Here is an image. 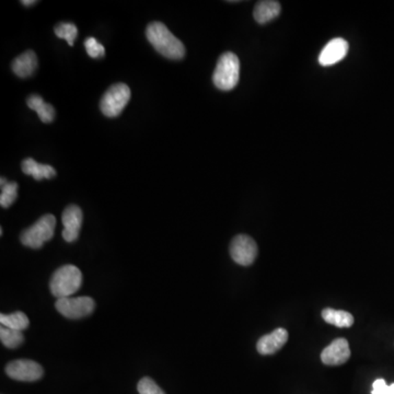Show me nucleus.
I'll list each match as a JSON object with an SVG mask.
<instances>
[{
    "label": "nucleus",
    "mask_w": 394,
    "mask_h": 394,
    "mask_svg": "<svg viewBox=\"0 0 394 394\" xmlns=\"http://www.w3.org/2000/svg\"><path fill=\"white\" fill-rule=\"evenodd\" d=\"M146 35L151 45L162 56L175 61L184 57L185 47L182 42L175 38L162 22H151L146 30Z\"/></svg>",
    "instance_id": "obj_1"
},
{
    "label": "nucleus",
    "mask_w": 394,
    "mask_h": 394,
    "mask_svg": "<svg viewBox=\"0 0 394 394\" xmlns=\"http://www.w3.org/2000/svg\"><path fill=\"white\" fill-rule=\"evenodd\" d=\"M83 284V274L75 265L59 267L52 276L50 289L53 296L59 298L70 297L78 292Z\"/></svg>",
    "instance_id": "obj_2"
},
{
    "label": "nucleus",
    "mask_w": 394,
    "mask_h": 394,
    "mask_svg": "<svg viewBox=\"0 0 394 394\" xmlns=\"http://www.w3.org/2000/svg\"><path fill=\"white\" fill-rule=\"evenodd\" d=\"M240 78V62L236 54L227 52L218 59L212 75L215 87L221 91H230L236 88Z\"/></svg>",
    "instance_id": "obj_3"
},
{
    "label": "nucleus",
    "mask_w": 394,
    "mask_h": 394,
    "mask_svg": "<svg viewBox=\"0 0 394 394\" xmlns=\"http://www.w3.org/2000/svg\"><path fill=\"white\" fill-rule=\"evenodd\" d=\"M55 227L56 218L51 214L44 215L34 225L22 231L20 236L21 243L31 249H40L45 242L53 238Z\"/></svg>",
    "instance_id": "obj_4"
},
{
    "label": "nucleus",
    "mask_w": 394,
    "mask_h": 394,
    "mask_svg": "<svg viewBox=\"0 0 394 394\" xmlns=\"http://www.w3.org/2000/svg\"><path fill=\"white\" fill-rule=\"evenodd\" d=\"M131 99V89L125 83H116L107 89L100 101L101 112L107 118H116L123 112Z\"/></svg>",
    "instance_id": "obj_5"
},
{
    "label": "nucleus",
    "mask_w": 394,
    "mask_h": 394,
    "mask_svg": "<svg viewBox=\"0 0 394 394\" xmlns=\"http://www.w3.org/2000/svg\"><path fill=\"white\" fill-rule=\"evenodd\" d=\"M94 299L90 297H66L57 299L55 307L57 311L67 319H81L85 316H90L94 312Z\"/></svg>",
    "instance_id": "obj_6"
},
{
    "label": "nucleus",
    "mask_w": 394,
    "mask_h": 394,
    "mask_svg": "<svg viewBox=\"0 0 394 394\" xmlns=\"http://www.w3.org/2000/svg\"><path fill=\"white\" fill-rule=\"evenodd\" d=\"M230 255L239 265H251L258 256V245L251 237L239 234L231 241Z\"/></svg>",
    "instance_id": "obj_7"
},
{
    "label": "nucleus",
    "mask_w": 394,
    "mask_h": 394,
    "mask_svg": "<svg viewBox=\"0 0 394 394\" xmlns=\"http://www.w3.org/2000/svg\"><path fill=\"white\" fill-rule=\"evenodd\" d=\"M6 373L14 380L33 382L40 380L43 377L44 371L38 362L29 360H18L9 362L6 367Z\"/></svg>",
    "instance_id": "obj_8"
},
{
    "label": "nucleus",
    "mask_w": 394,
    "mask_h": 394,
    "mask_svg": "<svg viewBox=\"0 0 394 394\" xmlns=\"http://www.w3.org/2000/svg\"><path fill=\"white\" fill-rule=\"evenodd\" d=\"M83 215L80 207L69 205L63 212L62 221L64 225L63 238L66 242H75L80 234Z\"/></svg>",
    "instance_id": "obj_9"
},
{
    "label": "nucleus",
    "mask_w": 394,
    "mask_h": 394,
    "mask_svg": "<svg viewBox=\"0 0 394 394\" xmlns=\"http://www.w3.org/2000/svg\"><path fill=\"white\" fill-rule=\"evenodd\" d=\"M351 357L349 344L345 338H336L322 351L321 360L329 366H340L345 364Z\"/></svg>",
    "instance_id": "obj_10"
},
{
    "label": "nucleus",
    "mask_w": 394,
    "mask_h": 394,
    "mask_svg": "<svg viewBox=\"0 0 394 394\" xmlns=\"http://www.w3.org/2000/svg\"><path fill=\"white\" fill-rule=\"evenodd\" d=\"M349 44L347 41L342 38L331 40L323 47L319 55V63L323 67H329L341 62L349 53Z\"/></svg>",
    "instance_id": "obj_11"
},
{
    "label": "nucleus",
    "mask_w": 394,
    "mask_h": 394,
    "mask_svg": "<svg viewBox=\"0 0 394 394\" xmlns=\"http://www.w3.org/2000/svg\"><path fill=\"white\" fill-rule=\"evenodd\" d=\"M288 332L285 329H276L271 334L262 336L256 344V349L261 355L275 354L287 343Z\"/></svg>",
    "instance_id": "obj_12"
},
{
    "label": "nucleus",
    "mask_w": 394,
    "mask_h": 394,
    "mask_svg": "<svg viewBox=\"0 0 394 394\" xmlns=\"http://www.w3.org/2000/svg\"><path fill=\"white\" fill-rule=\"evenodd\" d=\"M38 57L33 51H27L14 59L11 69L20 78H28L35 73L38 68Z\"/></svg>",
    "instance_id": "obj_13"
},
{
    "label": "nucleus",
    "mask_w": 394,
    "mask_h": 394,
    "mask_svg": "<svg viewBox=\"0 0 394 394\" xmlns=\"http://www.w3.org/2000/svg\"><path fill=\"white\" fill-rule=\"evenodd\" d=\"M281 14V5L278 1H273V0H264V1H259L255 6L254 16L255 21L260 23V25H266L268 22L275 19Z\"/></svg>",
    "instance_id": "obj_14"
},
{
    "label": "nucleus",
    "mask_w": 394,
    "mask_h": 394,
    "mask_svg": "<svg viewBox=\"0 0 394 394\" xmlns=\"http://www.w3.org/2000/svg\"><path fill=\"white\" fill-rule=\"evenodd\" d=\"M22 171L25 175L34 177V180L41 181L43 179H52L56 175V170L49 164H41L34 159L28 158L22 161Z\"/></svg>",
    "instance_id": "obj_15"
},
{
    "label": "nucleus",
    "mask_w": 394,
    "mask_h": 394,
    "mask_svg": "<svg viewBox=\"0 0 394 394\" xmlns=\"http://www.w3.org/2000/svg\"><path fill=\"white\" fill-rule=\"evenodd\" d=\"M27 105L31 110L38 113L39 118L43 123H51L54 121L56 114L55 109L49 103L44 102V100L40 96L33 94L28 98Z\"/></svg>",
    "instance_id": "obj_16"
},
{
    "label": "nucleus",
    "mask_w": 394,
    "mask_h": 394,
    "mask_svg": "<svg viewBox=\"0 0 394 394\" xmlns=\"http://www.w3.org/2000/svg\"><path fill=\"white\" fill-rule=\"evenodd\" d=\"M322 318L327 323L338 327H351L354 325V316L343 310L327 308L322 311Z\"/></svg>",
    "instance_id": "obj_17"
},
{
    "label": "nucleus",
    "mask_w": 394,
    "mask_h": 394,
    "mask_svg": "<svg viewBox=\"0 0 394 394\" xmlns=\"http://www.w3.org/2000/svg\"><path fill=\"white\" fill-rule=\"evenodd\" d=\"M0 323L3 327L22 332L29 327L30 321L23 312L17 311L11 314H0Z\"/></svg>",
    "instance_id": "obj_18"
},
{
    "label": "nucleus",
    "mask_w": 394,
    "mask_h": 394,
    "mask_svg": "<svg viewBox=\"0 0 394 394\" xmlns=\"http://www.w3.org/2000/svg\"><path fill=\"white\" fill-rule=\"evenodd\" d=\"M0 340L6 347L14 349L19 347L23 343L25 338H23L21 331L12 330V329H8V327L1 325L0 327Z\"/></svg>",
    "instance_id": "obj_19"
},
{
    "label": "nucleus",
    "mask_w": 394,
    "mask_h": 394,
    "mask_svg": "<svg viewBox=\"0 0 394 394\" xmlns=\"http://www.w3.org/2000/svg\"><path fill=\"white\" fill-rule=\"evenodd\" d=\"M54 32L56 34L57 38L67 41V43L70 46L74 45L76 38L78 35L77 27L74 23H69V22H61L55 27Z\"/></svg>",
    "instance_id": "obj_20"
},
{
    "label": "nucleus",
    "mask_w": 394,
    "mask_h": 394,
    "mask_svg": "<svg viewBox=\"0 0 394 394\" xmlns=\"http://www.w3.org/2000/svg\"><path fill=\"white\" fill-rule=\"evenodd\" d=\"M18 196V184L16 182H7L1 186L0 205L3 208H8L14 204Z\"/></svg>",
    "instance_id": "obj_21"
},
{
    "label": "nucleus",
    "mask_w": 394,
    "mask_h": 394,
    "mask_svg": "<svg viewBox=\"0 0 394 394\" xmlns=\"http://www.w3.org/2000/svg\"><path fill=\"white\" fill-rule=\"evenodd\" d=\"M137 389H138L140 394H166L153 379L148 378V377L142 378L138 382Z\"/></svg>",
    "instance_id": "obj_22"
},
{
    "label": "nucleus",
    "mask_w": 394,
    "mask_h": 394,
    "mask_svg": "<svg viewBox=\"0 0 394 394\" xmlns=\"http://www.w3.org/2000/svg\"><path fill=\"white\" fill-rule=\"evenodd\" d=\"M85 47L89 56L92 58H101L105 55V46L100 44L94 38H88L85 41Z\"/></svg>",
    "instance_id": "obj_23"
},
{
    "label": "nucleus",
    "mask_w": 394,
    "mask_h": 394,
    "mask_svg": "<svg viewBox=\"0 0 394 394\" xmlns=\"http://www.w3.org/2000/svg\"><path fill=\"white\" fill-rule=\"evenodd\" d=\"M371 394H394V384L388 386L384 379H377L373 384Z\"/></svg>",
    "instance_id": "obj_24"
},
{
    "label": "nucleus",
    "mask_w": 394,
    "mask_h": 394,
    "mask_svg": "<svg viewBox=\"0 0 394 394\" xmlns=\"http://www.w3.org/2000/svg\"><path fill=\"white\" fill-rule=\"evenodd\" d=\"M22 5H25L27 6V7H29V6H32L34 5V3H38V1H35V0H23V1H21Z\"/></svg>",
    "instance_id": "obj_25"
}]
</instances>
